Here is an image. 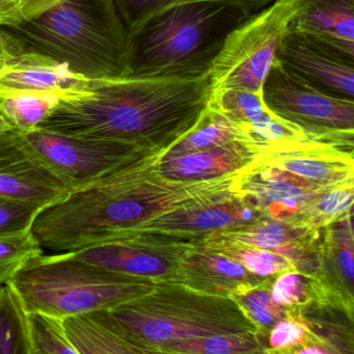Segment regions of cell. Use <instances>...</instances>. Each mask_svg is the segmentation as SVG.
<instances>
[{"label":"cell","mask_w":354,"mask_h":354,"mask_svg":"<svg viewBox=\"0 0 354 354\" xmlns=\"http://www.w3.org/2000/svg\"><path fill=\"white\" fill-rule=\"evenodd\" d=\"M325 350H323L322 348L317 347V346H310L308 348H304V349L300 350L299 353H325Z\"/></svg>","instance_id":"1f68e13d"},{"label":"cell","mask_w":354,"mask_h":354,"mask_svg":"<svg viewBox=\"0 0 354 354\" xmlns=\"http://www.w3.org/2000/svg\"><path fill=\"white\" fill-rule=\"evenodd\" d=\"M28 312L59 318L111 308L148 293L144 279L113 272L67 252L35 257L10 281Z\"/></svg>","instance_id":"277c9868"},{"label":"cell","mask_w":354,"mask_h":354,"mask_svg":"<svg viewBox=\"0 0 354 354\" xmlns=\"http://www.w3.org/2000/svg\"><path fill=\"white\" fill-rule=\"evenodd\" d=\"M96 82L34 51H21L0 68V91L59 93L69 98L84 94Z\"/></svg>","instance_id":"30bf717a"},{"label":"cell","mask_w":354,"mask_h":354,"mask_svg":"<svg viewBox=\"0 0 354 354\" xmlns=\"http://www.w3.org/2000/svg\"><path fill=\"white\" fill-rule=\"evenodd\" d=\"M63 322L76 354L144 352L111 316L109 308L66 317Z\"/></svg>","instance_id":"4fadbf2b"},{"label":"cell","mask_w":354,"mask_h":354,"mask_svg":"<svg viewBox=\"0 0 354 354\" xmlns=\"http://www.w3.org/2000/svg\"><path fill=\"white\" fill-rule=\"evenodd\" d=\"M30 354H76L63 319L42 312H28Z\"/></svg>","instance_id":"ac0fdd59"},{"label":"cell","mask_w":354,"mask_h":354,"mask_svg":"<svg viewBox=\"0 0 354 354\" xmlns=\"http://www.w3.org/2000/svg\"><path fill=\"white\" fill-rule=\"evenodd\" d=\"M69 194V189L53 174L0 138L1 198L44 210L61 202Z\"/></svg>","instance_id":"8fae6325"},{"label":"cell","mask_w":354,"mask_h":354,"mask_svg":"<svg viewBox=\"0 0 354 354\" xmlns=\"http://www.w3.org/2000/svg\"><path fill=\"white\" fill-rule=\"evenodd\" d=\"M353 203L352 183L333 186L310 201L299 213L302 221H329L351 209Z\"/></svg>","instance_id":"ffe728a7"},{"label":"cell","mask_w":354,"mask_h":354,"mask_svg":"<svg viewBox=\"0 0 354 354\" xmlns=\"http://www.w3.org/2000/svg\"><path fill=\"white\" fill-rule=\"evenodd\" d=\"M244 304L252 318L264 326L272 324L274 319L279 316V310L275 302L265 292L248 294L244 298Z\"/></svg>","instance_id":"d4e9b609"},{"label":"cell","mask_w":354,"mask_h":354,"mask_svg":"<svg viewBox=\"0 0 354 354\" xmlns=\"http://www.w3.org/2000/svg\"><path fill=\"white\" fill-rule=\"evenodd\" d=\"M3 140L42 165L70 192L94 184L109 174L156 152L136 145L37 129L28 133L10 130Z\"/></svg>","instance_id":"8992f818"},{"label":"cell","mask_w":354,"mask_h":354,"mask_svg":"<svg viewBox=\"0 0 354 354\" xmlns=\"http://www.w3.org/2000/svg\"><path fill=\"white\" fill-rule=\"evenodd\" d=\"M337 260L343 277L348 281H353V252H352V248H345L344 250H339Z\"/></svg>","instance_id":"f546056e"},{"label":"cell","mask_w":354,"mask_h":354,"mask_svg":"<svg viewBox=\"0 0 354 354\" xmlns=\"http://www.w3.org/2000/svg\"><path fill=\"white\" fill-rule=\"evenodd\" d=\"M263 99L275 115L310 131L353 132V99L320 90L277 59L265 80Z\"/></svg>","instance_id":"52a82bcc"},{"label":"cell","mask_w":354,"mask_h":354,"mask_svg":"<svg viewBox=\"0 0 354 354\" xmlns=\"http://www.w3.org/2000/svg\"><path fill=\"white\" fill-rule=\"evenodd\" d=\"M238 346L239 344L230 337L214 335L205 339L200 346L201 349L198 351L205 352V353H231V352L238 351Z\"/></svg>","instance_id":"4316f807"},{"label":"cell","mask_w":354,"mask_h":354,"mask_svg":"<svg viewBox=\"0 0 354 354\" xmlns=\"http://www.w3.org/2000/svg\"><path fill=\"white\" fill-rule=\"evenodd\" d=\"M240 186L246 196L265 205L273 215L299 213L310 201L330 188L265 163L243 176Z\"/></svg>","instance_id":"7c38bea8"},{"label":"cell","mask_w":354,"mask_h":354,"mask_svg":"<svg viewBox=\"0 0 354 354\" xmlns=\"http://www.w3.org/2000/svg\"><path fill=\"white\" fill-rule=\"evenodd\" d=\"M65 98L59 93L0 91V115L12 130L28 133L37 129Z\"/></svg>","instance_id":"9a60e30c"},{"label":"cell","mask_w":354,"mask_h":354,"mask_svg":"<svg viewBox=\"0 0 354 354\" xmlns=\"http://www.w3.org/2000/svg\"><path fill=\"white\" fill-rule=\"evenodd\" d=\"M213 268L221 273L230 277H240L245 273V269L235 260H227V259H213L210 262Z\"/></svg>","instance_id":"f1b7e54d"},{"label":"cell","mask_w":354,"mask_h":354,"mask_svg":"<svg viewBox=\"0 0 354 354\" xmlns=\"http://www.w3.org/2000/svg\"><path fill=\"white\" fill-rule=\"evenodd\" d=\"M304 279L293 272H287L279 277L272 287V300L281 306L299 304L304 298Z\"/></svg>","instance_id":"cb8c5ba5"},{"label":"cell","mask_w":354,"mask_h":354,"mask_svg":"<svg viewBox=\"0 0 354 354\" xmlns=\"http://www.w3.org/2000/svg\"><path fill=\"white\" fill-rule=\"evenodd\" d=\"M194 0H113L115 9L131 37L140 32L151 20L180 3ZM243 6L252 11L270 3L271 0H225Z\"/></svg>","instance_id":"e0dca14e"},{"label":"cell","mask_w":354,"mask_h":354,"mask_svg":"<svg viewBox=\"0 0 354 354\" xmlns=\"http://www.w3.org/2000/svg\"><path fill=\"white\" fill-rule=\"evenodd\" d=\"M1 28L24 50L65 64L88 80L133 73V39L113 0H59L30 19Z\"/></svg>","instance_id":"7a4b0ae2"},{"label":"cell","mask_w":354,"mask_h":354,"mask_svg":"<svg viewBox=\"0 0 354 354\" xmlns=\"http://www.w3.org/2000/svg\"><path fill=\"white\" fill-rule=\"evenodd\" d=\"M42 254L43 248L32 230L0 234V285L10 283L28 261Z\"/></svg>","instance_id":"d6986e66"},{"label":"cell","mask_w":354,"mask_h":354,"mask_svg":"<svg viewBox=\"0 0 354 354\" xmlns=\"http://www.w3.org/2000/svg\"><path fill=\"white\" fill-rule=\"evenodd\" d=\"M306 329L296 321H281L270 333V345L274 349H287L298 345L306 337Z\"/></svg>","instance_id":"484cf974"},{"label":"cell","mask_w":354,"mask_h":354,"mask_svg":"<svg viewBox=\"0 0 354 354\" xmlns=\"http://www.w3.org/2000/svg\"><path fill=\"white\" fill-rule=\"evenodd\" d=\"M289 32L354 63V0H302Z\"/></svg>","instance_id":"ba28073f"},{"label":"cell","mask_w":354,"mask_h":354,"mask_svg":"<svg viewBox=\"0 0 354 354\" xmlns=\"http://www.w3.org/2000/svg\"><path fill=\"white\" fill-rule=\"evenodd\" d=\"M277 59L317 88L341 98H354V63L328 53L294 32L279 45Z\"/></svg>","instance_id":"9c48e42d"},{"label":"cell","mask_w":354,"mask_h":354,"mask_svg":"<svg viewBox=\"0 0 354 354\" xmlns=\"http://www.w3.org/2000/svg\"><path fill=\"white\" fill-rule=\"evenodd\" d=\"M302 0H273L234 28L209 65L211 93L225 88L263 95L281 41Z\"/></svg>","instance_id":"5b68a950"},{"label":"cell","mask_w":354,"mask_h":354,"mask_svg":"<svg viewBox=\"0 0 354 354\" xmlns=\"http://www.w3.org/2000/svg\"><path fill=\"white\" fill-rule=\"evenodd\" d=\"M233 260L239 261L248 270L258 275H269L291 268L290 261L262 248H246L229 254Z\"/></svg>","instance_id":"7402d4cb"},{"label":"cell","mask_w":354,"mask_h":354,"mask_svg":"<svg viewBox=\"0 0 354 354\" xmlns=\"http://www.w3.org/2000/svg\"><path fill=\"white\" fill-rule=\"evenodd\" d=\"M12 130V128L10 127L9 124L7 123L5 119H3V115H0V138L6 132L10 131Z\"/></svg>","instance_id":"4dcf8cb0"},{"label":"cell","mask_w":354,"mask_h":354,"mask_svg":"<svg viewBox=\"0 0 354 354\" xmlns=\"http://www.w3.org/2000/svg\"><path fill=\"white\" fill-rule=\"evenodd\" d=\"M231 237L238 243L262 250H279L288 248L289 244V237L285 227L275 223L261 225L254 231L232 233Z\"/></svg>","instance_id":"603a6c76"},{"label":"cell","mask_w":354,"mask_h":354,"mask_svg":"<svg viewBox=\"0 0 354 354\" xmlns=\"http://www.w3.org/2000/svg\"><path fill=\"white\" fill-rule=\"evenodd\" d=\"M0 354H30L28 310L10 283L0 288Z\"/></svg>","instance_id":"2e32d148"},{"label":"cell","mask_w":354,"mask_h":354,"mask_svg":"<svg viewBox=\"0 0 354 354\" xmlns=\"http://www.w3.org/2000/svg\"><path fill=\"white\" fill-rule=\"evenodd\" d=\"M24 50V47L15 38L0 28V68Z\"/></svg>","instance_id":"83f0119b"},{"label":"cell","mask_w":354,"mask_h":354,"mask_svg":"<svg viewBox=\"0 0 354 354\" xmlns=\"http://www.w3.org/2000/svg\"><path fill=\"white\" fill-rule=\"evenodd\" d=\"M210 94L208 70L98 80L84 94L62 99L38 128L159 153L200 123Z\"/></svg>","instance_id":"6da1fadb"},{"label":"cell","mask_w":354,"mask_h":354,"mask_svg":"<svg viewBox=\"0 0 354 354\" xmlns=\"http://www.w3.org/2000/svg\"><path fill=\"white\" fill-rule=\"evenodd\" d=\"M42 209L0 196V234L30 231Z\"/></svg>","instance_id":"44dd1931"},{"label":"cell","mask_w":354,"mask_h":354,"mask_svg":"<svg viewBox=\"0 0 354 354\" xmlns=\"http://www.w3.org/2000/svg\"><path fill=\"white\" fill-rule=\"evenodd\" d=\"M256 12L225 0H194L167 10L132 37L133 73L208 70L227 35Z\"/></svg>","instance_id":"3957f363"},{"label":"cell","mask_w":354,"mask_h":354,"mask_svg":"<svg viewBox=\"0 0 354 354\" xmlns=\"http://www.w3.org/2000/svg\"><path fill=\"white\" fill-rule=\"evenodd\" d=\"M256 155L243 138L214 147L182 154H167L162 162L163 174L180 179L217 176L238 165V159Z\"/></svg>","instance_id":"5bb4252c"}]
</instances>
